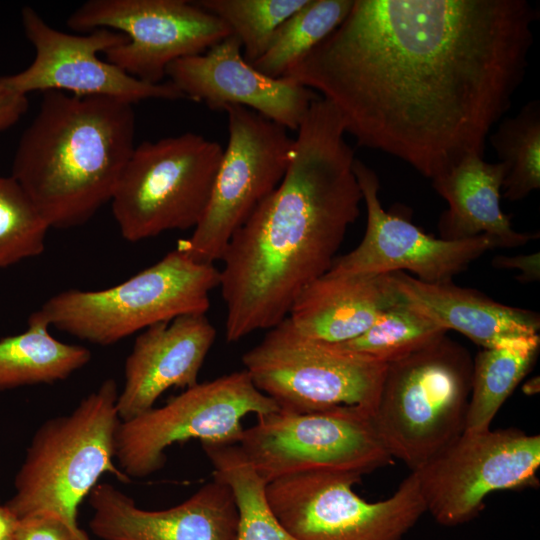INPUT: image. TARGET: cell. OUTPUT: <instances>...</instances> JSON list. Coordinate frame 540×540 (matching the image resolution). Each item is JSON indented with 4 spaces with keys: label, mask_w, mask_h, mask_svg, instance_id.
Returning a JSON list of instances; mask_svg holds the SVG:
<instances>
[{
    "label": "cell",
    "mask_w": 540,
    "mask_h": 540,
    "mask_svg": "<svg viewBox=\"0 0 540 540\" xmlns=\"http://www.w3.org/2000/svg\"><path fill=\"white\" fill-rule=\"evenodd\" d=\"M540 436L519 429L463 431L415 472L426 512L444 526L473 520L485 498L538 484Z\"/></svg>",
    "instance_id": "cell-13"
},
{
    "label": "cell",
    "mask_w": 540,
    "mask_h": 540,
    "mask_svg": "<svg viewBox=\"0 0 540 540\" xmlns=\"http://www.w3.org/2000/svg\"><path fill=\"white\" fill-rule=\"evenodd\" d=\"M219 283L214 264L178 247L120 284L59 292L34 313L50 327L106 346L181 315L206 314Z\"/></svg>",
    "instance_id": "cell-6"
},
{
    "label": "cell",
    "mask_w": 540,
    "mask_h": 540,
    "mask_svg": "<svg viewBox=\"0 0 540 540\" xmlns=\"http://www.w3.org/2000/svg\"><path fill=\"white\" fill-rule=\"evenodd\" d=\"M166 76L184 96L212 110L243 106L297 131L318 93L286 77L272 78L243 57L233 34L202 54L173 61Z\"/></svg>",
    "instance_id": "cell-17"
},
{
    "label": "cell",
    "mask_w": 540,
    "mask_h": 540,
    "mask_svg": "<svg viewBox=\"0 0 540 540\" xmlns=\"http://www.w3.org/2000/svg\"><path fill=\"white\" fill-rule=\"evenodd\" d=\"M216 329L206 314H186L141 331L124 364V382L117 398L121 421L154 407L172 387L198 383Z\"/></svg>",
    "instance_id": "cell-19"
},
{
    "label": "cell",
    "mask_w": 540,
    "mask_h": 540,
    "mask_svg": "<svg viewBox=\"0 0 540 540\" xmlns=\"http://www.w3.org/2000/svg\"><path fill=\"white\" fill-rule=\"evenodd\" d=\"M280 184L232 235L221 258L225 335L236 342L289 314L298 294L332 266L363 196L339 113L315 99Z\"/></svg>",
    "instance_id": "cell-2"
},
{
    "label": "cell",
    "mask_w": 540,
    "mask_h": 540,
    "mask_svg": "<svg viewBox=\"0 0 540 540\" xmlns=\"http://www.w3.org/2000/svg\"><path fill=\"white\" fill-rule=\"evenodd\" d=\"M539 347L540 336L535 335L478 352L464 431L490 429L503 403L533 366Z\"/></svg>",
    "instance_id": "cell-24"
},
{
    "label": "cell",
    "mask_w": 540,
    "mask_h": 540,
    "mask_svg": "<svg viewBox=\"0 0 540 540\" xmlns=\"http://www.w3.org/2000/svg\"><path fill=\"white\" fill-rule=\"evenodd\" d=\"M402 299L391 273L327 271L298 294L287 317L302 336L338 344L363 334L387 308Z\"/></svg>",
    "instance_id": "cell-20"
},
{
    "label": "cell",
    "mask_w": 540,
    "mask_h": 540,
    "mask_svg": "<svg viewBox=\"0 0 540 540\" xmlns=\"http://www.w3.org/2000/svg\"><path fill=\"white\" fill-rule=\"evenodd\" d=\"M228 142L210 199L191 237L180 246L194 260H221L235 231L280 184L294 138L283 126L243 106L223 109Z\"/></svg>",
    "instance_id": "cell-12"
},
{
    "label": "cell",
    "mask_w": 540,
    "mask_h": 540,
    "mask_svg": "<svg viewBox=\"0 0 540 540\" xmlns=\"http://www.w3.org/2000/svg\"><path fill=\"white\" fill-rule=\"evenodd\" d=\"M21 22L35 50L32 63L19 73L1 76L10 89L27 95L60 91L79 96H104L136 103L146 99L178 100L182 93L171 83L150 84L98 57L128 37L109 29L87 35L69 34L50 26L36 10L25 6Z\"/></svg>",
    "instance_id": "cell-15"
},
{
    "label": "cell",
    "mask_w": 540,
    "mask_h": 540,
    "mask_svg": "<svg viewBox=\"0 0 540 540\" xmlns=\"http://www.w3.org/2000/svg\"><path fill=\"white\" fill-rule=\"evenodd\" d=\"M134 138L132 103L46 91L19 139L11 176L50 228L78 227L111 201Z\"/></svg>",
    "instance_id": "cell-3"
},
{
    "label": "cell",
    "mask_w": 540,
    "mask_h": 540,
    "mask_svg": "<svg viewBox=\"0 0 540 540\" xmlns=\"http://www.w3.org/2000/svg\"><path fill=\"white\" fill-rule=\"evenodd\" d=\"M118 385L106 379L68 414L43 422L34 433L6 505L18 519L52 515L77 540H92L78 523L79 506L104 474L131 479L115 465L121 419Z\"/></svg>",
    "instance_id": "cell-4"
},
{
    "label": "cell",
    "mask_w": 540,
    "mask_h": 540,
    "mask_svg": "<svg viewBox=\"0 0 540 540\" xmlns=\"http://www.w3.org/2000/svg\"><path fill=\"white\" fill-rule=\"evenodd\" d=\"M223 150L193 132L135 146L110 201L122 237L138 242L194 229L208 205Z\"/></svg>",
    "instance_id": "cell-7"
},
{
    "label": "cell",
    "mask_w": 540,
    "mask_h": 540,
    "mask_svg": "<svg viewBox=\"0 0 540 540\" xmlns=\"http://www.w3.org/2000/svg\"><path fill=\"white\" fill-rule=\"evenodd\" d=\"M19 519L10 508L0 501V540H10L17 529Z\"/></svg>",
    "instance_id": "cell-34"
},
{
    "label": "cell",
    "mask_w": 540,
    "mask_h": 540,
    "mask_svg": "<svg viewBox=\"0 0 540 540\" xmlns=\"http://www.w3.org/2000/svg\"><path fill=\"white\" fill-rule=\"evenodd\" d=\"M447 332L403 298L387 308L363 334L337 345L388 364L416 352Z\"/></svg>",
    "instance_id": "cell-28"
},
{
    "label": "cell",
    "mask_w": 540,
    "mask_h": 540,
    "mask_svg": "<svg viewBox=\"0 0 540 540\" xmlns=\"http://www.w3.org/2000/svg\"><path fill=\"white\" fill-rule=\"evenodd\" d=\"M213 466V476L232 490L237 509L235 540H299L277 519L266 498L267 483L237 444L201 443Z\"/></svg>",
    "instance_id": "cell-25"
},
{
    "label": "cell",
    "mask_w": 540,
    "mask_h": 540,
    "mask_svg": "<svg viewBox=\"0 0 540 540\" xmlns=\"http://www.w3.org/2000/svg\"><path fill=\"white\" fill-rule=\"evenodd\" d=\"M401 296L442 328L455 330L482 348L539 335V314L499 303L452 281L426 283L405 272L391 273Z\"/></svg>",
    "instance_id": "cell-21"
},
{
    "label": "cell",
    "mask_w": 540,
    "mask_h": 540,
    "mask_svg": "<svg viewBox=\"0 0 540 540\" xmlns=\"http://www.w3.org/2000/svg\"><path fill=\"white\" fill-rule=\"evenodd\" d=\"M492 265L498 269H515L521 272L518 276L522 282H535L540 279V254H521L516 256L499 255L493 258Z\"/></svg>",
    "instance_id": "cell-33"
},
{
    "label": "cell",
    "mask_w": 540,
    "mask_h": 540,
    "mask_svg": "<svg viewBox=\"0 0 540 540\" xmlns=\"http://www.w3.org/2000/svg\"><path fill=\"white\" fill-rule=\"evenodd\" d=\"M13 540H77V538L60 519L43 514L19 519Z\"/></svg>",
    "instance_id": "cell-31"
},
{
    "label": "cell",
    "mask_w": 540,
    "mask_h": 540,
    "mask_svg": "<svg viewBox=\"0 0 540 540\" xmlns=\"http://www.w3.org/2000/svg\"><path fill=\"white\" fill-rule=\"evenodd\" d=\"M28 105L27 95L10 89L0 78V133L15 125Z\"/></svg>",
    "instance_id": "cell-32"
},
{
    "label": "cell",
    "mask_w": 540,
    "mask_h": 540,
    "mask_svg": "<svg viewBox=\"0 0 540 540\" xmlns=\"http://www.w3.org/2000/svg\"><path fill=\"white\" fill-rule=\"evenodd\" d=\"M353 0H307L276 30L266 52L253 64L272 77H283L326 39L346 18Z\"/></svg>",
    "instance_id": "cell-26"
},
{
    "label": "cell",
    "mask_w": 540,
    "mask_h": 540,
    "mask_svg": "<svg viewBox=\"0 0 540 540\" xmlns=\"http://www.w3.org/2000/svg\"><path fill=\"white\" fill-rule=\"evenodd\" d=\"M472 371L447 334L387 364L372 421L392 458L416 471L465 430Z\"/></svg>",
    "instance_id": "cell-5"
},
{
    "label": "cell",
    "mask_w": 540,
    "mask_h": 540,
    "mask_svg": "<svg viewBox=\"0 0 540 540\" xmlns=\"http://www.w3.org/2000/svg\"><path fill=\"white\" fill-rule=\"evenodd\" d=\"M49 327L33 312L24 332L0 340V391L62 381L88 364L89 349L56 339Z\"/></svg>",
    "instance_id": "cell-23"
},
{
    "label": "cell",
    "mask_w": 540,
    "mask_h": 540,
    "mask_svg": "<svg viewBox=\"0 0 540 540\" xmlns=\"http://www.w3.org/2000/svg\"><path fill=\"white\" fill-rule=\"evenodd\" d=\"M92 533L101 540H235L238 509L231 488L214 479L182 503L146 510L109 483L89 494Z\"/></svg>",
    "instance_id": "cell-18"
},
{
    "label": "cell",
    "mask_w": 540,
    "mask_h": 540,
    "mask_svg": "<svg viewBox=\"0 0 540 540\" xmlns=\"http://www.w3.org/2000/svg\"><path fill=\"white\" fill-rule=\"evenodd\" d=\"M507 172L503 162L489 163L483 157L470 156L432 179L433 188L448 203L438 222L440 238L461 240L485 234L501 248L523 246L537 238L536 234L514 230L511 216L501 210Z\"/></svg>",
    "instance_id": "cell-22"
},
{
    "label": "cell",
    "mask_w": 540,
    "mask_h": 540,
    "mask_svg": "<svg viewBox=\"0 0 540 540\" xmlns=\"http://www.w3.org/2000/svg\"><path fill=\"white\" fill-rule=\"evenodd\" d=\"M353 170L366 206V229L358 246L336 257L328 271L379 275L406 270L420 281L443 283L452 281L486 251L498 247L485 234L461 240L427 235L408 219L383 209L380 181L372 168L355 159Z\"/></svg>",
    "instance_id": "cell-16"
},
{
    "label": "cell",
    "mask_w": 540,
    "mask_h": 540,
    "mask_svg": "<svg viewBox=\"0 0 540 540\" xmlns=\"http://www.w3.org/2000/svg\"><path fill=\"white\" fill-rule=\"evenodd\" d=\"M254 385L290 413L352 408L373 416L387 364L308 339L288 317L242 356Z\"/></svg>",
    "instance_id": "cell-8"
},
{
    "label": "cell",
    "mask_w": 540,
    "mask_h": 540,
    "mask_svg": "<svg viewBox=\"0 0 540 540\" xmlns=\"http://www.w3.org/2000/svg\"><path fill=\"white\" fill-rule=\"evenodd\" d=\"M196 5L222 20L253 64L267 50L278 27L307 0H199Z\"/></svg>",
    "instance_id": "cell-29"
},
{
    "label": "cell",
    "mask_w": 540,
    "mask_h": 540,
    "mask_svg": "<svg viewBox=\"0 0 540 540\" xmlns=\"http://www.w3.org/2000/svg\"><path fill=\"white\" fill-rule=\"evenodd\" d=\"M79 32L113 29L128 42L104 52L106 60L143 82L159 84L169 64L202 54L232 34L194 1L89 0L67 19Z\"/></svg>",
    "instance_id": "cell-14"
},
{
    "label": "cell",
    "mask_w": 540,
    "mask_h": 540,
    "mask_svg": "<svg viewBox=\"0 0 540 540\" xmlns=\"http://www.w3.org/2000/svg\"><path fill=\"white\" fill-rule=\"evenodd\" d=\"M279 411L244 369L198 382L160 407L121 421L115 439L119 469L132 478L160 470L166 450L192 439L201 443L238 444L249 414L257 417Z\"/></svg>",
    "instance_id": "cell-9"
},
{
    "label": "cell",
    "mask_w": 540,
    "mask_h": 540,
    "mask_svg": "<svg viewBox=\"0 0 540 540\" xmlns=\"http://www.w3.org/2000/svg\"><path fill=\"white\" fill-rule=\"evenodd\" d=\"M538 18L527 0H353L283 77L328 100L357 145L432 180L484 156L524 80Z\"/></svg>",
    "instance_id": "cell-1"
},
{
    "label": "cell",
    "mask_w": 540,
    "mask_h": 540,
    "mask_svg": "<svg viewBox=\"0 0 540 540\" xmlns=\"http://www.w3.org/2000/svg\"><path fill=\"white\" fill-rule=\"evenodd\" d=\"M268 484L305 472L330 471L364 475L392 457L372 416L352 408L324 412L276 411L257 417L237 444Z\"/></svg>",
    "instance_id": "cell-11"
},
{
    "label": "cell",
    "mask_w": 540,
    "mask_h": 540,
    "mask_svg": "<svg viewBox=\"0 0 540 540\" xmlns=\"http://www.w3.org/2000/svg\"><path fill=\"white\" fill-rule=\"evenodd\" d=\"M361 477L330 471L293 474L268 483L266 498L299 540H400L426 513L415 472L376 502L354 491Z\"/></svg>",
    "instance_id": "cell-10"
},
{
    "label": "cell",
    "mask_w": 540,
    "mask_h": 540,
    "mask_svg": "<svg viewBox=\"0 0 540 540\" xmlns=\"http://www.w3.org/2000/svg\"><path fill=\"white\" fill-rule=\"evenodd\" d=\"M49 229L21 185L0 176V268L42 254Z\"/></svg>",
    "instance_id": "cell-30"
},
{
    "label": "cell",
    "mask_w": 540,
    "mask_h": 540,
    "mask_svg": "<svg viewBox=\"0 0 540 540\" xmlns=\"http://www.w3.org/2000/svg\"><path fill=\"white\" fill-rule=\"evenodd\" d=\"M10 540H13V538H12V539H10Z\"/></svg>",
    "instance_id": "cell-35"
},
{
    "label": "cell",
    "mask_w": 540,
    "mask_h": 540,
    "mask_svg": "<svg viewBox=\"0 0 540 540\" xmlns=\"http://www.w3.org/2000/svg\"><path fill=\"white\" fill-rule=\"evenodd\" d=\"M489 142L508 172L502 196L519 201L540 188V101L526 103L513 117L500 121Z\"/></svg>",
    "instance_id": "cell-27"
}]
</instances>
